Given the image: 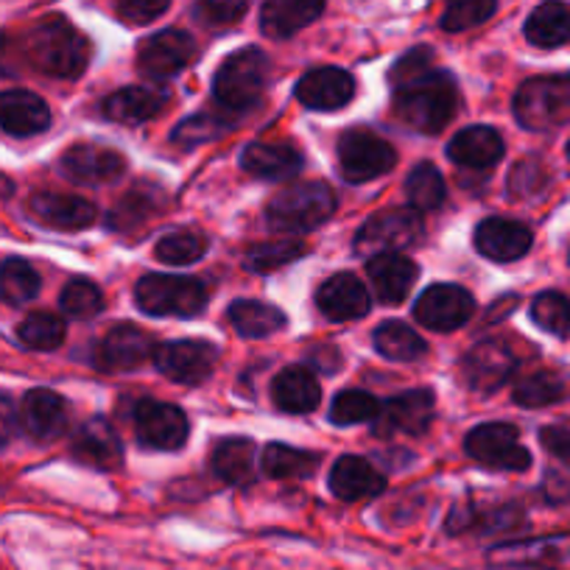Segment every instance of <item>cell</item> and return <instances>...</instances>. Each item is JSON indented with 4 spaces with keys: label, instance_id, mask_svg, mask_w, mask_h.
Returning a JSON list of instances; mask_svg holds the SVG:
<instances>
[{
    "label": "cell",
    "instance_id": "6da1fadb",
    "mask_svg": "<svg viewBox=\"0 0 570 570\" xmlns=\"http://www.w3.org/2000/svg\"><path fill=\"white\" fill-rule=\"evenodd\" d=\"M459 109V87L445 70H431L394 90V115L409 129L436 135L453 120Z\"/></svg>",
    "mask_w": 570,
    "mask_h": 570
},
{
    "label": "cell",
    "instance_id": "7a4b0ae2",
    "mask_svg": "<svg viewBox=\"0 0 570 570\" xmlns=\"http://www.w3.org/2000/svg\"><path fill=\"white\" fill-rule=\"evenodd\" d=\"M26 57L53 79H79L90 62V40L70 20L53 14L29 31Z\"/></svg>",
    "mask_w": 570,
    "mask_h": 570
},
{
    "label": "cell",
    "instance_id": "3957f363",
    "mask_svg": "<svg viewBox=\"0 0 570 570\" xmlns=\"http://www.w3.org/2000/svg\"><path fill=\"white\" fill-rule=\"evenodd\" d=\"M336 213V194L325 183H294L279 190L266 207L268 227L277 233L316 229Z\"/></svg>",
    "mask_w": 570,
    "mask_h": 570
},
{
    "label": "cell",
    "instance_id": "277c9868",
    "mask_svg": "<svg viewBox=\"0 0 570 570\" xmlns=\"http://www.w3.org/2000/svg\"><path fill=\"white\" fill-rule=\"evenodd\" d=\"M514 118L531 131H546L570 120V73L534 76L514 92Z\"/></svg>",
    "mask_w": 570,
    "mask_h": 570
},
{
    "label": "cell",
    "instance_id": "5b68a950",
    "mask_svg": "<svg viewBox=\"0 0 570 570\" xmlns=\"http://www.w3.org/2000/svg\"><path fill=\"white\" fill-rule=\"evenodd\" d=\"M268 81V59L261 48H240L224 59L213 79V92L227 109H252Z\"/></svg>",
    "mask_w": 570,
    "mask_h": 570
},
{
    "label": "cell",
    "instance_id": "8992f818",
    "mask_svg": "<svg viewBox=\"0 0 570 570\" xmlns=\"http://www.w3.org/2000/svg\"><path fill=\"white\" fill-rule=\"evenodd\" d=\"M135 299L151 316H196L207 305V288L196 277H171V274H149L135 288Z\"/></svg>",
    "mask_w": 570,
    "mask_h": 570
},
{
    "label": "cell",
    "instance_id": "52a82bcc",
    "mask_svg": "<svg viewBox=\"0 0 570 570\" xmlns=\"http://www.w3.org/2000/svg\"><path fill=\"white\" fill-rule=\"evenodd\" d=\"M338 163L347 183H370L397 166V151L375 131L347 129L338 137Z\"/></svg>",
    "mask_w": 570,
    "mask_h": 570
},
{
    "label": "cell",
    "instance_id": "ba28073f",
    "mask_svg": "<svg viewBox=\"0 0 570 570\" xmlns=\"http://www.w3.org/2000/svg\"><path fill=\"white\" fill-rule=\"evenodd\" d=\"M464 451L475 462L487 464L492 470H512L523 473L531 464V453L520 445L518 428L509 422H487V425L473 428L464 440Z\"/></svg>",
    "mask_w": 570,
    "mask_h": 570
},
{
    "label": "cell",
    "instance_id": "9c48e42d",
    "mask_svg": "<svg viewBox=\"0 0 570 570\" xmlns=\"http://www.w3.org/2000/svg\"><path fill=\"white\" fill-rule=\"evenodd\" d=\"M422 238L420 213L411 210H386L372 216L355 235V252L361 257H375L383 252H403Z\"/></svg>",
    "mask_w": 570,
    "mask_h": 570
},
{
    "label": "cell",
    "instance_id": "30bf717a",
    "mask_svg": "<svg viewBox=\"0 0 570 570\" xmlns=\"http://www.w3.org/2000/svg\"><path fill=\"white\" fill-rule=\"evenodd\" d=\"M570 562V531L562 534L531 537V540L501 542L487 551L490 568H514V570H551Z\"/></svg>",
    "mask_w": 570,
    "mask_h": 570
},
{
    "label": "cell",
    "instance_id": "8fae6325",
    "mask_svg": "<svg viewBox=\"0 0 570 570\" xmlns=\"http://www.w3.org/2000/svg\"><path fill=\"white\" fill-rule=\"evenodd\" d=\"M135 434L140 445L155 451H179L188 442L190 425L179 405L160 400H137L135 403Z\"/></svg>",
    "mask_w": 570,
    "mask_h": 570
},
{
    "label": "cell",
    "instance_id": "7c38bea8",
    "mask_svg": "<svg viewBox=\"0 0 570 570\" xmlns=\"http://www.w3.org/2000/svg\"><path fill=\"white\" fill-rule=\"evenodd\" d=\"M194 57V37L177 29L157 31V35H151L149 40H142L140 48H137V70H140L146 79L166 81L174 79L177 73H183Z\"/></svg>",
    "mask_w": 570,
    "mask_h": 570
},
{
    "label": "cell",
    "instance_id": "4fadbf2b",
    "mask_svg": "<svg viewBox=\"0 0 570 570\" xmlns=\"http://www.w3.org/2000/svg\"><path fill=\"white\" fill-rule=\"evenodd\" d=\"M475 299L462 285L436 283L420 294L414 305V316L422 327L436 333H451L462 327L473 316Z\"/></svg>",
    "mask_w": 570,
    "mask_h": 570
},
{
    "label": "cell",
    "instance_id": "5bb4252c",
    "mask_svg": "<svg viewBox=\"0 0 570 570\" xmlns=\"http://www.w3.org/2000/svg\"><path fill=\"white\" fill-rule=\"evenodd\" d=\"M436 400L431 389H414L392 397L389 403H381V411L375 416V434L381 440L389 436H420L425 434L431 420H434Z\"/></svg>",
    "mask_w": 570,
    "mask_h": 570
},
{
    "label": "cell",
    "instance_id": "9a60e30c",
    "mask_svg": "<svg viewBox=\"0 0 570 570\" xmlns=\"http://www.w3.org/2000/svg\"><path fill=\"white\" fill-rule=\"evenodd\" d=\"M218 350L210 342H168L155 350V364L168 381L194 386L216 370Z\"/></svg>",
    "mask_w": 570,
    "mask_h": 570
},
{
    "label": "cell",
    "instance_id": "2e32d148",
    "mask_svg": "<svg viewBox=\"0 0 570 570\" xmlns=\"http://www.w3.org/2000/svg\"><path fill=\"white\" fill-rule=\"evenodd\" d=\"M514 370H518V355L503 338L475 344L462 364L464 381L473 392H495L514 375Z\"/></svg>",
    "mask_w": 570,
    "mask_h": 570
},
{
    "label": "cell",
    "instance_id": "e0dca14e",
    "mask_svg": "<svg viewBox=\"0 0 570 570\" xmlns=\"http://www.w3.org/2000/svg\"><path fill=\"white\" fill-rule=\"evenodd\" d=\"M155 338L137 325H118L98 342L96 364L107 372H129L155 355Z\"/></svg>",
    "mask_w": 570,
    "mask_h": 570
},
{
    "label": "cell",
    "instance_id": "ac0fdd59",
    "mask_svg": "<svg viewBox=\"0 0 570 570\" xmlns=\"http://www.w3.org/2000/svg\"><path fill=\"white\" fill-rule=\"evenodd\" d=\"M65 177L79 185H104L118 179L126 171V160L115 149L98 142H79L70 146L59 160Z\"/></svg>",
    "mask_w": 570,
    "mask_h": 570
},
{
    "label": "cell",
    "instance_id": "d6986e66",
    "mask_svg": "<svg viewBox=\"0 0 570 570\" xmlns=\"http://www.w3.org/2000/svg\"><path fill=\"white\" fill-rule=\"evenodd\" d=\"M20 425L37 442H53L68 428V403L51 389H31L20 405Z\"/></svg>",
    "mask_w": 570,
    "mask_h": 570
},
{
    "label": "cell",
    "instance_id": "ffe728a7",
    "mask_svg": "<svg viewBox=\"0 0 570 570\" xmlns=\"http://www.w3.org/2000/svg\"><path fill=\"white\" fill-rule=\"evenodd\" d=\"M531 229L512 218H487L475 229V249L498 263L520 261L531 249Z\"/></svg>",
    "mask_w": 570,
    "mask_h": 570
},
{
    "label": "cell",
    "instance_id": "44dd1931",
    "mask_svg": "<svg viewBox=\"0 0 570 570\" xmlns=\"http://www.w3.org/2000/svg\"><path fill=\"white\" fill-rule=\"evenodd\" d=\"M355 79L342 68H316L305 73L297 85V98L308 109H342L353 101Z\"/></svg>",
    "mask_w": 570,
    "mask_h": 570
},
{
    "label": "cell",
    "instance_id": "7402d4cb",
    "mask_svg": "<svg viewBox=\"0 0 570 570\" xmlns=\"http://www.w3.org/2000/svg\"><path fill=\"white\" fill-rule=\"evenodd\" d=\"M51 126V109L29 90L0 92V129L12 137H35Z\"/></svg>",
    "mask_w": 570,
    "mask_h": 570
},
{
    "label": "cell",
    "instance_id": "603a6c76",
    "mask_svg": "<svg viewBox=\"0 0 570 570\" xmlns=\"http://www.w3.org/2000/svg\"><path fill=\"white\" fill-rule=\"evenodd\" d=\"M316 305L333 322L361 320V316L370 314V292L353 274H336L320 285Z\"/></svg>",
    "mask_w": 570,
    "mask_h": 570
},
{
    "label": "cell",
    "instance_id": "cb8c5ba5",
    "mask_svg": "<svg viewBox=\"0 0 570 570\" xmlns=\"http://www.w3.org/2000/svg\"><path fill=\"white\" fill-rule=\"evenodd\" d=\"M525 514L518 503H503V507H456L448 518V534H468V531H475V534H501V531H514L523 529Z\"/></svg>",
    "mask_w": 570,
    "mask_h": 570
},
{
    "label": "cell",
    "instance_id": "d4e9b609",
    "mask_svg": "<svg viewBox=\"0 0 570 570\" xmlns=\"http://www.w3.org/2000/svg\"><path fill=\"white\" fill-rule=\"evenodd\" d=\"M325 12V0H266L261 12V31L272 40H288L308 29Z\"/></svg>",
    "mask_w": 570,
    "mask_h": 570
},
{
    "label": "cell",
    "instance_id": "484cf974",
    "mask_svg": "<svg viewBox=\"0 0 570 570\" xmlns=\"http://www.w3.org/2000/svg\"><path fill=\"white\" fill-rule=\"evenodd\" d=\"M73 456L96 470H115L124 462V445L107 420L92 416L79 428L73 440Z\"/></svg>",
    "mask_w": 570,
    "mask_h": 570
},
{
    "label": "cell",
    "instance_id": "4316f807",
    "mask_svg": "<svg viewBox=\"0 0 570 570\" xmlns=\"http://www.w3.org/2000/svg\"><path fill=\"white\" fill-rule=\"evenodd\" d=\"M31 216L40 224L53 229H85L96 222V207L90 202L79 199V196H65V194H35L29 199Z\"/></svg>",
    "mask_w": 570,
    "mask_h": 570
},
{
    "label": "cell",
    "instance_id": "83f0119b",
    "mask_svg": "<svg viewBox=\"0 0 570 570\" xmlns=\"http://www.w3.org/2000/svg\"><path fill=\"white\" fill-rule=\"evenodd\" d=\"M448 155L456 166L470 168V171H487L503 157V137L492 126H470L453 137Z\"/></svg>",
    "mask_w": 570,
    "mask_h": 570
},
{
    "label": "cell",
    "instance_id": "f1b7e54d",
    "mask_svg": "<svg viewBox=\"0 0 570 570\" xmlns=\"http://www.w3.org/2000/svg\"><path fill=\"white\" fill-rule=\"evenodd\" d=\"M366 272H370L372 285H375L377 299L386 305L403 303L416 279V266L400 252H383V255L370 257Z\"/></svg>",
    "mask_w": 570,
    "mask_h": 570
},
{
    "label": "cell",
    "instance_id": "f546056e",
    "mask_svg": "<svg viewBox=\"0 0 570 570\" xmlns=\"http://www.w3.org/2000/svg\"><path fill=\"white\" fill-rule=\"evenodd\" d=\"M386 490V479L361 456H342L331 470V492L338 501H364Z\"/></svg>",
    "mask_w": 570,
    "mask_h": 570
},
{
    "label": "cell",
    "instance_id": "4dcf8cb0",
    "mask_svg": "<svg viewBox=\"0 0 570 570\" xmlns=\"http://www.w3.org/2000/svg\"><path fill=\"white\" fill-rule=\"evenodd\" d=\"M240 168L261 179H292L303 171V157L283 142H249L240 155Z\"/></svg>",
    "mask_w": 570,
    "mask_h": 570
},
{
    "label": "cell",
    "instance_id": "1f68e13d",
    "mask_svg": "<svg viewBox=\"0 0 570 570\" xmlns=\"http://www.w3.org/2000/svg\"><path fill=\"white\" fill-rule=\"evenodd\" d=\"M272 397L277 409L288 414H308L320 405L322 389L308 366H288L272 383Z\"/></svg>",
    "mask_w": 570,
    "mask_h": 570
},
{
    "label": "cell",
    "instance_id": "d6a6232c",
    "mask_svg": "<svg viewBox=\"0 0 570 570\" xmlns=\"http://www.w3.org/2000/svg\"><path fill=\"white\" fill-rule=\"evenodd\" d=\"M168 92L157 87H124L104 101V115L118 124H142L163 112Z\"/></svg>",
    "mask_w": 570,
    "mask_h": 570
},
{
    "label": "cell",
    "instance_id": "836d02e7",
    "mask_svg": "<svg viewBox=\"0 0 570 570\" xmlns=\"http://www.w3.org/2000/svg\"><path fill=\"white\" fill-rule=\"evenodd\" d=\"M525 40L537 48H559L570 42V7L562 0H542L525 20Z\"/></svg>",
    "mask_w": 570,
    "mask_h": 570
},
{
    "label": "cell",
    "instance_id": "e575fe53",
    "mask_svg": "<svg viewBox=\"0 0 570 570\" xmlns=\"http://www.w3.org/2000/svg\"><path fill=\"white\" fill-rule=\"evenodd\" d=\"M210 464L224 484H249L255 475V445L244 436H229L213 448Z\"/></svg>",
    "mask_w": 570,
    "mask_h": 570
},
{
    "label": "cell",
    "instance_id": "d590c367",
    "mask_svg": "<svg viewBox=\"0 0 570 570\" xmlns=\"http://www.w3.org/2000/svg\"><path fill=\"white\" fill-rule=\"evenodd\" d=\"M229 322L238 331V336L244 338H263L272 336V333L283 331L285 327V314L274 305L257 303V299H238V303L229 305Z\"/></svg>",
    "mask_w": 570,
    "mask_h": 570
},
{
    "label": "cell",
    "instance_id": "8d00e7d4",
    "mask_svg": "<svg viewBox=\"0 0 570 570\" xmlns=\"http://www.w3.org/2000/svg\"><path fill=\"white\" fill-rule=\"evenodd\" d=\"M320 464V456L316 453H305L297 451V448H288V445H266L261 456V468L268 479H277V481H294V479H308L311 473L316 470Z\"/></svg>",
    "mask_w": 570,
    "mask_h": 570
},
{
    "label": "cell",
    "instance_id": "74e56055",
    "mask_svg": "<svg viewBox=\"0 0 570 570\" xmlns=\"http://www.w3.org/2000/svg\"><path fill=\"white\" fill-rule=\"evenodd\" d=\"M568 381L559 372H531L514 383V403L523 405V409H542V405H553L568 397Z\"/></svg>",
    "mask_w": 570,
    "mask_h": 570
},
{
    "label": "cell",
    "instance_id": "f35d334b",
    "mask_svg": "<svg viewBox=\"0 0 570 570\" xmlns=\"http://www.w3.org/2000/svg\"><path fill=\"white\" fill-rule=\"evenodd\" d=\"M40 274L23 257H7L0 263V299L9 305H26L40 294Z\"/></svg>",
    "mask_w": 570,
    "mask_h": 570
},
{
    "label": "cell",
    "instance_id": "ab89813d",
    "mask_svg": "<svg viewBox=\"0 0 570 570\" xmlns=\"http://www.w3.org/2000/svg\"><path fill=\"white\" fill-rule=\"evenodd\" d=\"M375 347L389 361H416L425 355L428 344L403 322H383L375 331Z\"/></svg>",
    "mask_w": 570,
    "mask_h": 570
},
{
    "label": "cell",
    "instance_id": "60d3db41",
    "mask_svg": "<svg viewBox=\"0 0 570 570\" xmlns=\"http://www.w3.org/2000/svg\"><path fill=\"white\" fill-rule=\"evenodd\" d=\"M405 194L416 213L436 210L445 202V179H442L440 168L431 163H420L405 179Z\"/></svg>",
    "mask_w": 570,
    "mask_h": 570
},
{
    "label": "cell",
    "instance_id": "b9f144b4",
    "mask_svg": "<svg viewBox=\"0 0 570 570\" xmlns=\"http://www.w3.org/2000/svg\"><path fill=\"white\" fill-rule=\"evenodd\" d=\"M18 338L29 350H40V353H51V350L62 347L65 342V322L57 314H46L37 311L29 314L18 327Z\"/></svg>",
    "mask_w": 570,
    "mask_h": 570
},
{
    "label": "cell",
    "instance_id": "7bdbcfd3",
    "mask_svg": "<svg viewBox=\"0 0 570 570\" xmlns=\"http://www.w3.org/2000/svg\"><path fill=\"white\" fill-rule=\"evenodd\" d=\"M498 0H445L442 12V29L456 35V31H470L475 26L487 23L495 14Z\"/></svg>",
    "mask_w": 570,
    "mask_h": 570
},
{
    "label": "cell",
    "instance_id": "ee69618b",
    "mask_svg": "<svg viewBox=\"0 0 570 570\" xmlns=\"http://www.w3.org/2000/svg\"><path fill=\"white\" fill-rule=\"evenodd\" d=\"M207 252V238L202 233H190V229H183V233L166 235V238L157 244L155 255L157 261L171 263V266H190V263L199 261Z\"/></svg>",
    "mask_w": 570,
    "mask_h": 570
},
{
    "label": "cell",
    "instance_id": "f6af8a7d",
    "mask_svg": "<svg viewBox=\"0 0 570 570\" xmlns=\"http://www.w3.org/2000/svg\"><path fill=\"white\" fill-rule=\"evenodd\" d=\"M305 255V244L299 240H268V244H257L246 252V268L252 272H274L297 257Z\"/></svg>",
    "mask_w": 570,
    "mask_h": 570
},
{
    "label": "cell",
    "instance_id": "bcb514c9",
    "mask_svg": "<svg viewBox=\"0 0 570 570\" xmlns=\"http://www.w3.org/2000/svg\"><path fill=\"white\" fill-rule=\"evenodd\" d=\"M377 411H381L377 397H372L370 392L347 389V392H338L336 400H333L331 420L336 422V425H358V422L375 420Z\"/></svg>",
    "mask_w": 570,
    "mask_h": 570
},
{
    "label": "cell",
    "instance_id": "7dc6e473",
    "mask_svg": "<svg viewBox=\"0 0 570 570\" xmlns=\"http://www.w3.org/2000/svg\"><path fill=\"white\" fill-rule=\"evenodd\" d=\"M104 297L98 292V285L90 279H70L62 288V297H59V308L65 311L73 320H90L101 311Z\"/></svg>",
    "mask_w": 570,
    "mask_h": 570
},
{
    "label": "cell",
    "instance_id": "c3c4849f",
    "mask_svg": "<svg viewBox=\"0 0 570 570\" xmlns=\"http://www.w3.org/2000/svg\"><path fill=\"white\" fill-rule=\"evenodd\" d=\"M531 320L553 336L570 333V303L557 292H546L531 303Z\"/></svg>",
    "mask_w": 570,
    "mask_h": 570
},
{
    "label": "cell",
    "instance_id": "681fc988",
    "mask_svg": "<svg viewBox=\"0 0 570 570\" xmlns=\"http://www.w3.org/2000/svg\"><path fill=\"white\" fill-rule=\"evenodd\" d=\"M249 9V0H196L194 14L199 23L210 29H224V26L238 23Z\"/></svg>",
    "mask_w": 570,
    "mask_h": 570
},
{
    "label": "cell",
    "instance_id": "f907efd6",
    "mask_svg": "<svg viewBox=\"0 0 570 570\" xmlns=\"http://www.w3.org/2000/svg\"><path fill=\"white\" fill-rule=\"evenodd\" d=\"M222 131H227V124L222 118H213V115H196V118L183 120V124L174 129L171 140L177 142L179 149H190V146H199V142L213 140Z\"/></svg>",
    "mask_w": 570,
    "mask_h": 570
},
{
    "label": "cell",
    "instance_id": "816d5d0a",
    "mask_svg": "<svg viewBox=\"0 0 570 570\" xmlns=\"http://www.w3.org/2000/svg\"><path fill=\"white\" fill-rule=\"evenodd\" d=\"M434 70V51L431 48H411L409 53H403V57L394 62V68L389 70V81H392V87L397 90V87L409 85V81L420 79V76L431 73Z\"/></svg>",
    "mask_w": 570,
    "mask_h": 570
},
{
    "label": "cell",
    "instance_id": "f5cc1de1",
    "mask_svg": "<svg viewBox=\"0 0 570 570\" xmlns=\"http://www.w3.org/2000/svg\"><path fill=\"white\" fill-rule=\"evenodd\" d=\"M548 188V171L542 168V163L537 160H525L518 163L509 177V194L514 199H531V196L542 194Z\"/></svg>",
    "mask_w": 570,
    "mask_h": 570
},
{
    "label": "cell",
    "instance_id": "db71d44e",
    "mask_svg": "<svg viewBox=\"0 0 570 570\" xmlns=\"http://www.w3.org/2000/svg\"><path fill=\"white\" fill-rule=\"evenodd\" d=\"M115 7H118V14L126 23L146 26L160 18L171 7V0H115Z\"/></svg>",
    "mask_w": 570,
    "mask_h": 570
},
{
    "label": "cell",
    "instance_id": "11a10c76",
    "mask_svg": "<svg viewBox=\"0 0 570 570\" xmlns=\"http://www.w3.org/2000/svg\"><path fill=\"white\" fill-rule=\"evenodd\" d=\"M540 440L553 459H559V462H564L570 468V422L542 428Z\"/></svg>",
    "mask_w": 570,
    "mask_h": 570
},
{
    "label": "cell",
    "instance_id": "9f6ffc18",
    "mask_svg": "<svg viewBox=\"0 0 570 570\" xmlns=\"http://www.w3.org/2000/svg\"><path fill=\"white\" fill-rule=\"evenodd\" d=\"M20 428V414L7 394H0V448H7L14 440Z\"/></svg>",
    "mask_w": 570,
    "mask_h": 570
},
{
    "label": "cell",
    "instance_id": "6f0895ef",
    "mask_svg": "<svg viewBox=\"0 0 570 570\" xmlns=\"http://www.w3.org/2000/svg\"><path fill=\"white\" fill-rule=\"evenodd\" d=\"M542 492H546V498L551 503H570V475L551 470V473L546 475Z\"/></svg>",
    "mask_w": 570,
    "mask_h": 570
},
{
    "label": "cell",
    "instance_id": "680465c9",
    "mask_svg": "<svg viewBox=\"0 0 570 570\" xmlns=\"http://www.w3.org/2000/svg\"><path fill=\"white\" fill-rule=\"evenodd\" d=\"M14 190V185H12V179H7L3 177V174H0V196H9Z\"/></svg>",
    "mask_w": 570,
    "mask_h": 570
},
{
    "label": "cell",
    "instance_id": "91938a15",
    "mask_svg": "<svg viewBox=\"0 0 570 570\" xmlns=\"http://www.w3.org/2000/svg\"><path fill=\"white\" fill-rule=\"evenodd\" d=\"M568 157H570V142H568Z\"/></svg>",
    "mask_w": 570,
    "mask_h": 570
}]
</instances>
